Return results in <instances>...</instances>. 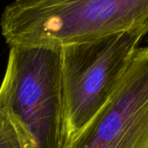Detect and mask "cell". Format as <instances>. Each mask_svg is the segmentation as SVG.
<instances>
[{
    "label": "cell",
    "mask_w": 148,
    "mask_h": 148,
    "mask_svg": "<svg viewBox=\"0 0 148 148\" xmlns=\"http://www.w3.org/2000/svg\"><path fill=\"white\" fill-rule=\"evenodd\" d=\"M0 148H23L19 134L0 102Z\"/></svg>",
    "instance_id": "obj_5"
},
{
    "label": "cell",
    "mask_w": 148,
    "mask_h": 148,
    "mask_svg": "<svg viewBox=\"0 0 148 148\" xmlns=\"http://www.w3.org/2000/svg\"><path fill=\"white\" fill-rule=\"evenodd\" d=\"M0 102L23 148H63L62 48L10 46Z\"/></svg>",
    "instance_id": "obj_2"
},
{
    "label": "cell",
    "mask_w": 148,
    "mask_h": 148,
    "mask_svg": "<svg viewBox=\"0 0 148 148\" xmlns=\"http://www.w3.org/2000/svg\"><path fill=\"white\" fill-rule=\"evenodd\" d=\"M63 148H148V47H138L116 89Z\"/></svg>",
    "instance_id": "obj_4"
},
{
    "label": "cell",
    "mask_w": 148,
    "mask_h": 148,
    "mask_svg": "<svg viewBox=\"0 0 148 148\" xmlns=\"http://www.w3.org/2000/svg\"><path fill=\"white\" fill-rule=\"evenodd\" d=\"M20 1H24V0H20Z\"/></svg>",
    "instance_id": "obj_6"
},
{
    "label": "cell",
    "mask_w": 148,
    "mask_h": 148,
    "mask_svg": "<svg viewBox=\"0 0 148 148\" xmlns=\"http://www.w3.org/2000/svg\"><path fill=\"white\" fill-rule=\"evenodd\" d=\"M147 34L148 20L121 33L62 48L63 147L109 100Z\"/></svg>",
    "instance_id": "obj_3"
},
{
    "label": "cell",
    "mask_w": 148,
    "mask_h": 148,
    "mask_svg": "<svg viewBox=\"0 0 148 148\" xmlns=\"http://www.w3.org/2000/svg\"><path fill=\"white\" fill-rule=\"evenodd\" d=\"M148 20V0H14L0 19L10 46L64 47L121 33Z\"/></svg>",
    "instance_id": "obj_1"
}]
</instances>
